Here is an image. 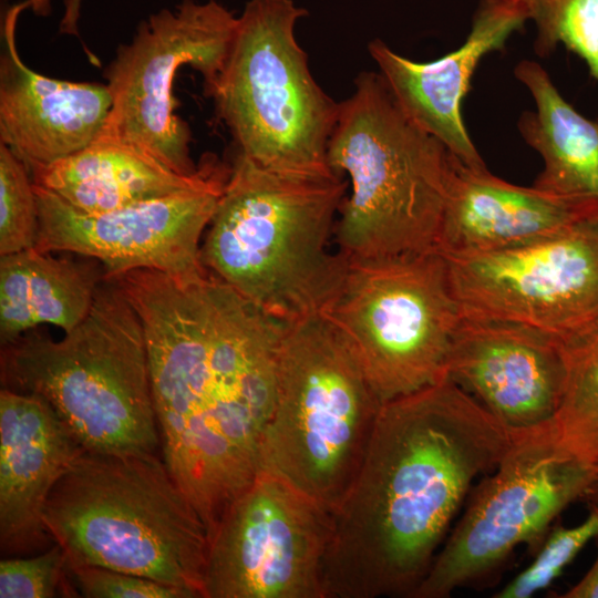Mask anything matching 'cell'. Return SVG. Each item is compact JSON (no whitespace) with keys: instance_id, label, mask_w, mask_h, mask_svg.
Listing matches in <instances>:
<instances>
[{"instance_id":"4fadbf2b","label":"cell","mask_w":598,"mask_h":598,"mask_svg":"<svg viewBox=\"0 0 598 598\" xmlns=\"http://www.w3.org/2000/svg\"><path fill=\"white\" fill-rule=\"evenodd\" d=\"M445 258L462 315L558 337L598 317V220L508 250Z\"/></svg>"},{"instance_id":"d4e9b609","label":"cell","mask_w":598,"mask_h":598,"mask_svg":"<svg viewBox=\"0 0 598 598\" xmlns=\"http://www.w3.org/2000/svg\"><path fill=\"white\" fill-rule=\"evenodd\" d=\"M27 165L0 143V255L34 247L38 203Z\"/></svg>"},{"instance_id":"e0dca14e","label":"cell","mask_w":598,"mask_h":598,"mask_svg":"<svg viewBox=\"0 0 598 598\" xmlns=\"http://www.w3.org/2000/svg\"><path fill=\"white\" fill-rule=\"evenodd\" d=\"M85 452L42 398L0 391V545L29 554L51 539L43 522L49 496Z\"/></svg>"},{"instance_id":"44dd1931","label":"cell","mask_w":598,"mask_h":598,"mask_svg":"<svg viewBox=\"0 0 598 598\" xmlns=\"http://www.w3.org/2000/svg\"><path fill=\"white\" fill-rule=\"evenodd\" d=\"M514 75L535 101V111H525L518 120L522 137L544 161L533 187L598 218V118L582 116L564 100L537 62L522 60Z\"/></svg>"},{"instance_id":"2e32d148","label":"cell","mask_w":598,"mask_h":598,"mask_svg":"<svg viewBox=\"0 0 598 598\" xmlns=\"http://www.w3.org/2000/svg\"><path fill=\"white\" fill-rule=\"evenodd\" d=\"M526 22L512 0H480L463 44L435 61L410 60L380 39L372 40L368 50L403 112L465 166L481 171L487 167L464 124L463 99L482 58L503 49Z\"/></svg>"},{"instance_id":"ffe728a7","label":"cell","mask_w":598,"mask_h":598,"mask_svg":"<svg viewBox=\"0 0 598 598\" xmlns=\"http://www.w3.org/2000/svg\"><path fill=\"white\" fill-rule=\"evenodd\" d=\"M229 171L208 154L194 174L183 175L134 150L93 142L73 155L29 172L35 185L75 209L101 214L206 186Z\"/></svg>"},{"instance_id":"ac0fdd59","label":"cell","mask_w":598,"mask_h":598,"mask_svg":"<svg viewBox=\"0 0 598 598\" xmlns=\"http://www.w3.org/2000/svg\"><path fill=\"white\" fill-rule=\"evenodd\" d=\"M14 6L0 59V141L30 171L73 155L99 136L111 109L106 85L51 79L31 70L16 45Z\"/></svg>"},{"instance_id":"3957f363","label":"cell","mask_w":598,"mask_h":598,"mask_svg":"<svg viewBox=\"0 0 598 598\" xmlns=\"http://www.w3.org/2000/svg\"><path fill=\"white\" fill-rule=\"evenodd\" d=\"M346 188L338 174H279L237 153L200 247L203 266L280 323L320 315L348 267L328 248Z\"/></svg>"},{"instance_id":"4dcf8cb0","label":"cell","mask_w":598,"mask_h":598,"mask_svg":"<svg viewBox=\"0 0 598 598\" xmlns=\"http://www.w3.org/2000/svg\"><path fill=\"white\" fill-rule=\"evenodd\" d=\"M581 501L586 502L589 511H595L598 513V464L595 465L594 476L586 492L584 493Z\"/></svg>"},{"instance_id":"ba28073f","label":"cell","mask_w":598,"mask_h":598,"mask_svg":"<svg viewBox=\"0 0 598 598\" xmlns=\"http://www.w3.org/2000/svg\"><path fill=\"white\" fill-rule=\"evenodd\" d=\"M307 10L292 0H249L215 83L218 117L239 154L275 173L334 175L328 144L340 103L313 79L295 28Z\"/></svg>"},{"instance_id":"52a82bcc","label":"cell","mask_w":598,"mask_h":598,"mask_svg":"<svg viewBox=\"0 0 598 598\" xmlns=\"http://www.w3.org/2000/svg\"><path fill=\"white\" fill-rule=\"evenodd\" d=\"M381 405L358 359L321 315L282 323L260 470L333 513L360 470Z\"/></svg>"},{"instance_id":"9c48e42d","label":"cell","mask_w":598,"mask_h":598,"mask_svg":"<svg viewBox=\"0 0 598 598\" xmlns=\"http://www.w3.org/2000/svg\"><path fill=\"white\" fill-rule=\"evenodd\" d=\"M320 315L351 349L382 404L446 378L461 309L437 249L348 260Z\"/></svg>"},{"instance_id":"9a60e30c","label":"cell","mask_w":598,"mask_h":598,"mask_svg":"<svg viewBox=\"0 0 598 598\" xmlns=\"http://www.w3.org/2000/svg\"><path fill=\"white\" fill-rule=\"evenodd\" d=\"M446 378L512 434L546 426L554 423L564 392L559 338L513 320L461 313Z\"/></svg>"},{"instance_id":"6da1fadb","label":"cell","mask_w":598,"mask_h":598,"mask_svg":"<svg viewBox=\"0 0 598 598\" xmlns=\"http://www.w3.org/2000/svg\"><path fill=\"white\" fill-rule=\"evenodd\" d=\"M112 279L142 322L163 461L209 539L260 470L282 323L206 268Z\"/></svg>"},{"instance_id":"f546056e","label":"cell","mask_w":598,"mask_h":598,"mask_svg":"<svg viewBox=\"0 0 598 598\" xmlns=\"http://www.w3.org/2000/svg\"><path fill=\"white\" fill-rule=\"evenodd\" d=\"M50 2L51 0H25L22 2V6L25 8H31L35 14L45 16L50 12ZM80 0H69L65 11V17L62 21L64 29L69 32L74 30L76 18L79 13Z\"/></svg>"},{"instance_id":"5b68a950","label":"cell","mask_w":598,"mask_h":598,"mask_svg":"<svg viewBox=\"0 0 598 598\" xmlns=\"http://www.w3.org/2000/svg\"><path fill=\"white\" fill-rule=\"evenodd\" d=\"M43 522L69 568L105 567L204 598L206 527L155 453L83 452L52 489Z\"/></svg>"},{"instance_id":"4316f807","label":"cell","mask_w":598,"mask_h":598,"mask_svg":"<svg viewBox=\"0 0 598 598\" xmlns=\"http://www.w3.org/2000/svg\"><path fill=\"white\" fill-rule=\"evenodd\" d=\"M68 557L54 543L47 550L30 557L6 558L0 561L1 598H52L71 596L66 582L70 575Z\"/></svg>"},{"instance_id":"7c38bea8","label":"cell","mask_w":598,"mask_h":598,"mask_svg":"<svg viewBox=\"0 0 598 598\" xmlns=\"http://www.w3.org/2000/svg\"><path fill=\"white\" fill-rule=\"evenodd\" d=\"M333 513L259 470L209 538L204 598H326Z\"/></svg>"},{"instance_id":"83f0119b","label":"cell","mask_w":598,"mask_h":598,"mask_svg":"<svg viewBox=\"0 0 598 598\" xmlns=\"http://www.w3.org/2000/svg\"><path fill=\"white\" fill-rule=\"evenodd\" d=\"M78 592L87 598H192L181 588L99 566L70 568Z\"/></svg>"},{"instance_id":"30bf717a","label":"cell","mask_w":598,"mask_h":598,"mask_svg":"<svg viewBox=\"0 0 598 598\" xmlns=\"http://www.w3.org/2000/svg\"><path fill=\"white\" fill-rule=\"evenodd\" d=\"M236 24L237 17L216 0H183L141 22L105 70L112 104L94 142L131 148L178 174H194L198 165L190 157L192 134L175 114L174 81L189 65L202 74L207 92L224 66Z\"/></svg>"},{"instance_id":"8992f818","label":"cell","mask_w":598,"mask_h":598,"mask_svg":"<svg viewBox=\"0 0 598 598\" xmlns=\"http://www.w3.org/2000/svg\"><path fill=\"white\" fill-rule=\"evenodd\" d=\"M1 383L44 399L87 452L155 453L161 443L142 322L111 278L62 339L29 334L3 346Z\"/></svg>"},{"instance_id":"603a6c76","label":"cell","mask_w":598,"mask_h":598,"mask_svg":"<svg viewBox=\"0 0 598 598\" xmlns=\"http://www.w3.org/2000/svg\"><path fill=\"white\" fill-rule=\"evenodd\" d=\"M558 337V336H557ZM565 363L561 402L554 420L560 446L598 464V317L558 337Z\"/></svg>"},{"instance_id":"7402d4cb","label":"cell","mask_w":598,"mask_h":598,"mask_svg":"<svg viewBox=\"0 0 598 598\" xmlns=\"http://www.w3.org/2000/svg\"><path fill=\"white\" fill-rule=\"evenodd\" d=\"M31 247L0 258V339L7 346L35 326L64 333L89 315L99 289L93 265Z\"/></svg>"},{"instance_id":"7a4b0ae2","label":"cell","mask_w":598,"mask_h":598,"mask_svg":"<svg viewBox=\"0 0 598 598\" xmlns=\"http://www.w3.org/2000/svg\"><path fill=\"white\" fill-rule=\"evenodd\" d=\"M512 443L447 378L383 403L333 512L326 598H412L473 482L494 471Z\"/></svg>"},{"instance_id":"5bb4252c","label":"cell","mask_w":598,"mask_h":598,"mask_svg":"<svg viewBox=\"0 0 598 598\" xmlns=\"http://www.w3.org/2000/svg\"><path fill=\"white\" fill-rule=\"evenodd\" d=\"M230 172V171H229ZM228 176L206 186L112 212L75 209L34 183L42 252H73L104 266V277L136 269L185 274L205 268L200 238L208 228Z\"/></svg>"},{"instance_id":"8fae6325","label":"cell","mask_w":598,"mask_h":598,"mask_svg":"<svg viewBox=\"0 0 598 598\" xmlns=\"http://www.w3.org/2000/svg\"><path fill=\"white\" fill-rule=\"evenodd\" d=\"M553 424L513 434L412 598H444L485 580L518 545L542 539L554 519L581 499L595 465L565 451Z\"/></svg>"},{"instance_id":"cb8c5ba5","label":"cell","mask_w":598,"mask_h":598,"mask_svg":"<svg viewBox=\"0 0 598 598\" xmlns=\"http://www.w3.org/2000/svg\"><path fill=\"white\" fill-rule=\"evenodd\" d=\"M536 28L534 51L547 58L563 44L598 82V0H512Z\"/></svg>"},{"instance_id":"277c9868","label":"cell","mask_w":598,"mask_h":598,"mask_svg":"<svg viewBox=\"0 0 598 598\" xmlns=\"http://www.w3.org/2000/svg\"><path fill=\"white\" fill-rule=\"evenodd\" d=\"M457 161L403 112L379 72L360 73L328 144L331 169L351 183L336 224L339 252L373 260L436 249Z\"/></svg>"},{"instance_id":"d6986e66","label":"cell","mask_w":598,"mask_h":598,"mask_svg":"<svg viewBox=\"0 0 598 598\" xmlns=\"http://www.w3.org/2000/svg\"><path fill=\"white\" fill-rule=\"evenodd\" d=\"M585 220L598 218L576 203L509 184L458 159L435 248L445 257L508 250Z\"/></svg>"},{"instance_id":"484cf974","label":"cell","mask_w":598,"mask_h":598,"mask_svg":"<svg viewBox=\"0 0 598 598\" xmlns=\"http://www.w3.org/2000/svg\"><path fill=\"white\" fill-rule=\"evenodd\" d=\"M595 538H598V513L573 527H556L543 543L533 563L496 595V598H528L547 588Z\"/></svg>"},{"instance_id":"f1b7e54d","label":"cell","mask_w":598,"mask_h":598,"mask_svg":"<svg viewBox=\"0 0 598 598\" xmlns=\"http://www.w3.org/2000/svg\"><path fill=\"white\" fill-rule=\"evenodd\" d=\"M598 539V538H597ZM560 597L563 598H598V551L595 561L587 573Z\"/></svg>"}]
</instances>
